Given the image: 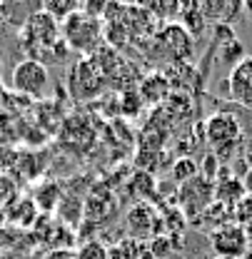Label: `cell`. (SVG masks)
Returning <instances> with one entry per match:
<instances>
[{"label": "cell", "mask_w": 252, "mask_h": 259, "mask_svg": "<svg viewBox=\"0 0 252 259\" xmlns=\"http://www.w3.org/2000/svg\"><path fill=\"white\" fill-rule=\"evenodd\" d=\"M20 40H23V48H25L28 58L43 65L55 63L65 53V48H67L63 35H60V23L53 15H48L45 10L32 13L30 18L25 20Z\"/></svg>", "instance_id": "1"}, {"label": "cell", "mask_w": 252, "mask_h": 259, "mask_svg": "<svg viewBox=\"0 0 252 259\" xmlns=\"http://www.w3.org/2000/svg\"><path fill=\"white\" fill-rule=\"evenodd\" d=\"M60 35H63L67 50L90 55L102 42V20L83 13V10H78L67 20L60 23Z\"/></svg>", "instance_id": "2"}, {"label": "cell", "mask_w": 252, "mask_h": 259, "mask_svg": "<svg viewBox=\"0 0 252 259\" xmlns=\"http://www.w3.org/2000/svg\"><path fill=\"white\" fill-rule=\"evenodd\" d=\"M205 140L218 157H230L242 142V125L232 112H212L205 120Z\"/></svg>", "instance_id": "3"}, {"label": "cell", "mask_w": 252, "mask_h": 259, "mask_svg": "<svg viewBox=\"0 0 252 259\" xmlns=\"http://www.w3.org/2000/svg\"><path fill=\"white\" fill-rule=\"evenodd\" d=\"M155 48L165 63H190L195 58V37L190 35L177 20L165 23L155 32Z\"/></svg>", "instance_id": "4"}, {"label": "cell", "mask_w": 252, "mask_h": 259, "mask_svg": "<svg viewBox=\"0 0 252 259\" xmlns=\"http://www.w3.org/2000/svg\"><path fill=\"white\" fill-rule=\"evenodd\" d=\"M247 244H250L247 232L237 225L235 220H230V222H225V225L210 229V249H212V257L242 259Z\"/></svg>", "instance_id": "5"}, {"label": "cell", "mask_w": 252, "mask_h": 259, "mask_svg": "<svg viewBox=\"0 0 252 259\" xmlns=\"http://www.w3.org/2000/svg\"><path fill=\"white\" fill-rule=\"evenodd\" d=\"M10 82L18 93L30 97H40L48 90V82H50V75H48V67L38 60H20L13 67V75H10Z\"/></svg>", "instance_id": "6"}, {"label": "cell", "mask_w": 252, "mask_h": 259, "mask_svg": "<svg viewBox=\"0 0 252 259\" xmlns=\"http://www.w3.org/2000/svg\"><path fill=\"white\" fill-rule=\"evenodd\" d=\"M212 202H215V185L205 175H197L195 180H190L180 187V204L188 212V217L202 214Z\"/></svg>", "instance_id": "7"}, {"label": "cell", "mask_w": 252, "mask_h": 259, "mask_svg": "<svg viewBox=\"0 0 252 259\" xmlns=\"http://www.w3.org/2000/svg\"><path fill=\"white\" fill-rule=\"evenodd\" d=\"M225 90L232 102L252 110V55H245L235 67H230Z\"/></svg>", "instance_id": "8"}, {"label": "cell", "mask_w": 252, "mask_h": 259, "mask_svg": "<svg viewBox=\"0 0 252 259\" xmlns=\"http://www.w3.org/2000/svg\"><path fill=\"white\" fill-rule=\"evenodd\" d=\"M125 227H127V232L132 234L135 242L148 239V237H153L155 229H158V212H155L150 204L140 202V204H135L125 214Z\"/></svg>", "instance_id": "9"}, {"label": "cell", "mask_w": 252, "mask_h": 259, "mask_svg": "<svg viewBox=\"0 0 252 259\" xmlns=\"http://www.w3.org/2000/svg\"><path fill=\"white\" fill-rule=\"evenodd\" d=\"M200 10L210 25H232L245 13L240 0H202Z\"/></svg>", "instance_id": "10"}, {"label": "cell", "mask_w": 252, "mask_h": 259, "mask_svg": "<svg viewBox=\"0 0 252 259\" xmlns=\"http://www.w3.org/2000/svg\"><path fill=\"white\" fill-rule=\"evenodd\" d=\"M177 23L192 35V37H202L207 30V20L200 10V3H180V13H177Z\"/></svg>", "instance_id": "11"}, {"label": "cell", "mask_w": 252, "mask_h": 259, "mask_svg": "<svg viewBox=\"0 0 252 259\" xmlns=\"http://www.w3.org/2000/svg\"><path fill=\"white\" fill-rule=\"evenodd\" d=\"M140 95H142V100H148L150 105L165 102L167 95H170V80L162 72H150L148 77L140 80Z\"/></svg>", "instance_id": "12"}, {"label": "cell", "mask_w": 252, "mask_h": 259, "mask_svg": "<svg viewBox=\"0 0 252 259\" xmlns=\"http://www.w3.org/2000/svg\"><path fill=\"white\" fill-rule=\"evenodd\" d=\"M245 197L242 190V180L240 177H222L215 182V202L227 207V209H235V204Z\"/></svg>", "instance_id": "13"}, {"label": "cell", "mask_w": 252, "mask_h": 259, "mask_svg": "<svg viewBox=\"0 0 252 259\" xmlns=\"http://www.w3.org/2000/svg\"><path fill=\"white\" fill-rule=\"evenodd\" d=\"M40 10H45L48 15H53L58 23H63L73 13L80 10V3H75V0H48V3H43Z\"/></svg>", "instance_id": "14"}, {"label": "cell", "mask_w": 252, "mask_h": 259, "mask_svg": "<svg viewBox=\"0 0 252 259\" xmlns=\"http://www.w3.org/2000/svg\"><path fill=\"white\" fill-rule=\"evenodd\" d=\"M232 220L247 232V237H250V242H252V194H245V197L235 204Z\"/></svg>", "instance_id": "15"}, {"label": "cell", "mask_w": 252, "mask_h": 259, "mask_svg": "<svg viewBox=\"0 0 252 259\" xmlns=\"http://www.w3.org/2000/svg\"><path fill=\"white\" fill-rule=\"evenodd\" d=\"M75 259H110V252H107V247L102 242L90 239V242H85V244L78 247Z\"/></svg>", "instance_id": "16"}, {"label": "cell", "mask_w": 252, "mask_h": 259, "mask_svg": "<svg viewBox=\"0 0 252 259\" xmlns=\"http://www.w3.org/2000/svg\"><path fill=\"white\" fill-rule=\"evenodd\" d=\"M245 58V50H242V42L235 37V40H227V42H222L220 45V60L222 63H227V65H235L240 63Z\"/></svg>", "instance_id": "17"}, {"label": "cell", "mask_w": 252, "mask_h": 259, "mask_svg": "<svg viewBox=\"0 0 252 259\" xmlns=\"http://www.w3.org/2000/svg\"><path fill=\"white\" fill-rule=\"evenodd\" d=\"M172 175H175V180H177L180 185H185V182L195 180V177L200 175V167H197V162H195V160L183 157L180 162H175V167H172Z\"/></svg>", "instance_id": "18"}, {"label": "cell", "mask_w": 252, "mask_h": 259, "mask_svg": "<svg viewBox=\"0 0 252 259\" xmlns=\"http://www.w3.org/2000/svg\"><path fill=\"white\" fill-rule=\"evenodd\" d=\"M15 202V185L10 177L0 175V207H8Z\"/></svg>", "instance_id": "19"}, {"label": "cell", "mask_w": 252, "mask_h": 259, "mask_svg": "<svg viewBox=\"0 0 252 259\" xmlns=\"http://www.w3.org/2000/svg\"><path fill=\"white\" fill-rule=\"evenodd\" d=\"M240 180H242V190H245V194H252V167L245 169V175H242Z\"/></svg>", "instance_id": "20"}, {"label": "cell", "mask_w": 252, "mask_h": 259, "mask_svg": "<svg viewBox=\"0 0 252 259\" xmlns=\"http://www.w3.org/2000/svg\"><path fill=\"white\" fill-rule=\"evenodd\" d=\"M45 259H75V254H70V252H53V254H48Z\"/></svg>", "instance_id": "21"}, {"label": "cell", "mask_w": 252, "mask_h": 259, "mask_svg": "<svg viewBox=\"0 0 252 259\" xmlns=\"http://www.w3.org/2000/svg\"><path fill=\"white\" fill-rule=\"evenodd\" d=\"M242 8H245V13L252 18V0H245V3H242Z\"/></svg>", "instance_id": "22"}, {"label": "cell", "mask_w": 252, "mask_h": 259, "mask_svg": "<svg viewBox=\"0 0 252 259\" xmlns=\"http://www.w3.org/2000/svg\"><path fill=\"white\" fill-rule=\"evenodd\" d=\"M242 259H252V242L247 244V249H245V254H242Z\"/></svg>", "instance_id": "23"}, {"label": "cell", "mask_w": 252, "mask_h": 259, "mask_svg": "<svg viewBox=\"0 0 252 259\" xmlns=\"http://www.w3.org/2000/svg\"><path fill=\"white\" fill-rule=\"evenodd\" d=\"M247 160H250V167H252V145L247 147Z\"/></svg>", "instance_id": "24"}, {"label": "cell", "mask_w": 252, "mask_h": 259, "mask_svg": "<svg viewBox=\"0 0 252 259\" xmlns=\"http://www.w3.org/2000/svg\"><path fill=\"white\" fill-rule=\"evenodd\" d=\"M212 259H222V257H212Z\"/></svg>", "instance_id": "25"}]
</instances>
